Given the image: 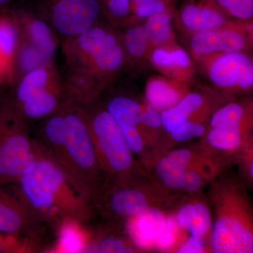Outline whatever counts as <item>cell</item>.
I'll list each match as a JSON object with an SVG mask.
<instances>
[{
  "instance_id": "cell-30",
  "label": "cell",
  "mask_w": 253,
  "mask_h": 253,
  "mask_svg": "<svg viewBox=\"0 0 253 253\" xmlns=\"http://www.w3.org/2000/svg\"><path fill=\"white\" fill-rule=\"evenodd\" d=\"M86 252L131 253L132 249L122 239L109 237L91 242Z\"/></svg>"
},
{
  "instance_id": "cell-20",
  "label": "cell",
  "mask_w": 253,
  "mask_h": 253,
  "mask_svg": "<svg viewBox=\"0 0 253 253\" xmlns=\"http://www.w3.org/2000/svg\"><path fill=\"white\" fill-rule=\"evenodd\" d=\"M106 205L110 212L115 216L129 218L150 207L144 193L129 188H121L113 191Z\"/></svg>"
},
{
  "instance_id": "cell-37",
  "label": "cell",
  "mask_w": 253,
  "mask_h": 253,
  "mask_svg": "<svg viewBox=\"0 0 253 253\" xmlns=\"http://www.w3.org/2000/svg\"><path fill=\"white\" fill-rule=\"evenodd\" d=\"M149 127L158 129L162 126L161 113L153 109L149 104L146 108L143 109L142 123Z\"/></svg>"
},
{
  "instance_id": "cell-18",
  "label": "cell",
  "mask_w": 253,
  "mask_h": 253,
  "mask_svg": "<svg viewBox=\"0 0 253 253\" xmlns=\"http://www.w3.org/2000/svg\"><path fill=\"white\" fill-rule=\"evenodd\" d=\"M54 63L37 68L21 76L13 84V94H10L14 106L26 101L33 95L61 81Z\"/></svg>"
},
{
  "instance_id": "cell-26",
  "label": "cell",
  "mask_w": 253,
  "mask_h": 253,
  "mask_svg": "<svg viewBox=\"0 0 253 253\" xmlns=\"http://www.w3.org/2000/svg\"><path fill=\"white\" fill-rule=\"evenodd\" d=\"M125 54L133 58H141L149 52L150 44L144 26H132L128 28L123 39Z\"/></svg>"
},
{
  "instance_id": "cell-34",
  "label": "cell",
  "mask_w": 253,
  "mask_h": 253,
  "mask_svg": "<svg viewBox=\"0 0 253 253\" xmlns=\"http://www.w3.org/2000/svg\"><path fill=\"white\" fill-rule=\"evenodd\" d=\"M172 1L168 0H152L139 6L131 10V14L136 18H146L151 15L163 12L168 8L172 6Z\"/></svg>"
},
{
  "instance_id": "cell-29",
  "label": "cell",
  "mask_w": 253,
  "mask_h": 253,
  "mask_svg": "<svg viewBox=\"0 0 253 253\" xmlns=\"http://www.w3.org/2000/svg\"><path fill=\"white\" fill-rule=\"evenodd\" d=\"M232 17L239 21H248L253 17V0H213Z\"/></svg>"
},
{
  "instance_id": "cell-38",
  "label": "cell",
  "mask_w": 253,
  "mask_h": 253,
  "mask_svg": "<svg viewBox=\"0 0 253 253\" xmlns=\"http://www.w3.org/2000/svg\"><path fill=\"white\" fill-rule=\"evenodd\" d=\"M204 252V247L201 240L195 239L192 236L186 240L177 251L178 253H201Z\"/></svg>"
},
{
  "instance_id": "cell-7",
  "label": "cell",
  "mask_w": 253,
  "mask_h": 253,
  "mask_svg": "<svg viewBox=\"0 0 253 253\" xmlns=\"http://www.w3.org/2000/svg\"><path fill=\"white\" fill-rule=\"evenodd\" d=\"M212 247L217 253L253 252V234L249 224L236 211H222L212 230Z\"/></svg>"
},
{
  "instance_id": "cell-25",
  "label": "cell",
  "mask_w": 253,
  "mask_h": 253,
  "mask_svg": "<svg viewBox=\"0 0 253 253\" xmlns=\"http://www.w3.org/2000/svg\"><path fill=\"white\" fill-rule=\"evenodd\" d=\"M51 63H54V61L46 58L39 50L23 39L21 36V43L16 56L15 82L25 73Z\"/></svg>"
},
{
  "instance_id": "cell-9",
  "label": "cell",
  "mask_w": 253,
  "mask_h": 253,
  "mask_svg": "<svg viewBox=\"0 0 253 253\" xmlns=\"http://www.w3.org/2000/svg\"><path fill=\"white\" fill-rule=\"evenodd\" d=\"M21 30L16 12L0 11V88H7L16 80V60Z\"/></svg>"
},
{
  "instance_id": "cell-14",
  "label": "cell",
  "mask_w": 253,
  "mask_h": 253,
  "mask_svg": "<svg viewBox=\"0 0 253 253\" xmlns=\"http://www.w3.org/2000/svg\"><path fill=\"white\" fill-rule=\"evenodd\" d=\"M23 39L39 50L50 61H54L58 43L54 30L44 18L25 11H15Z\"/></svg>"
},
{
  "instance_id": "cell-24",
  "label": "cell",
  "mask_w": 253,
  "mask_h": 253,
  "mask_svg": "<svg viewBox=\"0 0 253 253\" xmlns=\"http://www.w3.org/2000/svg\"><path fill=\"white\" fill-rule=\"evenodd\" d=\"M172 18V6L146 18L144 26L151 46L158 47L173 43Z\"/></svg>"
},
{
  "instance_id": "cell-28",
  "label": "cell",
  "mask_w": 253,
  "mask_h": 253,
  "mask_svg": "<svg viewBox=\"0 0 253 253\" xmlns=\"http://www.w3.org/2000/svg\"><path fill=\"white\" fill-rule=\"evenodd\" d=\"M244 116V108L241 104L232 103L223 106L213 114L211 126L213 128L241 126Z\"/></svg>"
},
{
  "instance_id": "cell-12",
  "label": "cell",
  "mask_w": 253,
  "mask_h": 253,
  "mask_svg": "<svg viewBox=\"0 0 253 253\" xmlns=\"http://www.w3.org/2000/svg\"><path fill=\"white\" fill-rule=\"evenodd\" d=\"M40 224L14 191L10 193L0 186V233L25 235Z\"/></svg>"
},
{
  "instance_id": "cell-36",
  "label": "cell",
  "mask_w": 253,
  "mask_h": 253,
  "mask_svg": "<svg viewBox=\"0 0 253 253\" xmlns=\"http://www.w3.org/2000/svg\"><path fill=\"white\" fill-rule=\"evenodd\" d=\"M203 179L196 171L186 169L183 177L181 189L187 191H195L202 186Z\"/></svg>"
},
{
  "instance_id": "cell-13",
  "label": "cell",
  "mask_w": 253,
  "mask_h": 253,
  "mask_svg": "<svg viewBox=\"0 0 253 253\" xmlns=\"http://www.w3.org/2000/svg\"><path fill=\"white\" fill-rule=\"evenodd\" d=\"M67 100L64 83L61 81L33 95L18 106H14L18 116L26 123L42 121L49 117Z\"/></svg>"
},
{
  "instance_id": "cell-8",
  "label": "cell",
  "mask_w": 253,
  "mask_h": 253,
  "mask_svg": "<svg viewBox=\"0 0 253 253\" xmlns=\"http://www.w3.org/2000/svg\"><path fill=\"white\" fill-rule=\"evenodd\" d=\"M245 30L231 25L194 33L190 42L191 51L199 59L222 53L244 51L249 43Z\"/></svg>"
},
{
  "instance_id": "cell-33",
  "label": "cell",
  "mask_w": 253,
  "mask_h": 253,
  "mask_svg": "<svg viewBox=\"0 0 253 253\" xmlns=\"http://www.w3.org/2000/svg\"><path fill=\"white\" fill-rule=\"evenodd\" d=\"M103 11L116 19L126 18L130 14V0H99Z\"/></svg>"
},
{
  "instance_id": "cell-40",
  "label": "cell",
  "mask_w": 253,
  "mask_h": 253,
  "mask_svg": "<svg viewBox=\"0 0 253 253\" xmlns=\"http://www.w3.org/2000/svg\"><path fill=\"white\" fill-rule=\"evenodd\" d=\"M11 1L12 0H0V7L5 6V5L7 4L8 3Z\"/></svg>"
},
{
  "instance_id": "cell-32",
  "label": "cell",
  "mask_w": 253,
  "mask_h": 253,
  "mask_svg": "<svg viewBox=\"0 0 253 253\" xmlns=\"http://www.w3.org/2000/svg\"><path fill=\"white\" fill-rule=\"evenodd\" d=\"M179 227L176 219L174 217H166L164 229L156 240L155 246L163 251H169L172 249L175 242L176 234Z\"/></svg>"
},
{
  "instance_id": "cell-27",
  "label": "cell",
  "mask_w": 253,
  "mask_h": 253,
  "mask_svg": "<svg viewBox=\"0 0 253 253\" xmlns=\"http://www.w3.org/2000/svg\"><path fill=\"white\" fill-rule=\"evenodd\" d=\"M241 126L213 127L208 134V141L216 149L234 151L241 144Z\"/></svg>"
},
{
  "instance_id": "cell-17",
  "label": "cell",
  "mask_w": 253,
  "mask_h": 253,
  "mask_svg": "<svg viewBox=\"0 0 253 253\" xmlns=\"http://www.w3.org/2000/svg\"><path fill=\"white\" fill-rule=\"evenodd\" d=\"M187 91L185 82L157 76L148 81L146 98L150 106L162 113L177 104L188 94Z\"/></svg>"
},
{
  "instance_id": "cell-39",
  "label": "cell",
  "mask_w": 253,
  "mask_h": 253,
  "mask_svg": "<svg viewBox=\"0 0 253 253\" xmlns=\"http://www.w3.org/2000/svg\"><path fill=\"white\" fill-rule=\"evenodd\" d=\"M150 1H152V0H130V11H131V10L134 9L136 6Z\"/></svg>"
},
{
  "instance_id": "cell-41",
  "label": "cell",
  "mask_w": 253,
  "mask_h": 253,
  "mask_svg": "<svg viewBox=\"0 0 253 253\" xmlns=\"http://www.w3.org/2000/svg\"><path fill=\"white\" fill-rule=\"evenodd\" d=\"M250 174H251V176H253V164L251 165V167H250Z\"/></svg>"
},
{
  "instance_id": "cell-16",
  "label": "cell",
  "mask_w": 253,
  "mask_h": 253,
  "mask_svg": "<svg viewBox=\"0 0 253 253\" xmlns=\"http://www.w3.org/2000/svg\"><path fill=\"white\" fill-rule=\"evenodd\" d=\"M166 219L159 210L149 207L139 214L129 217L127 231L138 247L149 249L154 246L163 232Z\"/></svg>"
},
{
  "instance_id": "cell-11",
  "label": "cell",
  "mask_w": 253,
  "mask_h": 253,
  "mask_svg": "<svg viewBox=\"0 0 253 253\" xmlns=\"http://www.w3.org/2000/svg\"><path fill=\"white\" fill-rule=\"evenodd\" d=\"M107 111L117 122L131 152L142 151L144 143L139 130L142 123V106L130 98L118 96L110 101Z\"/></svg>"
},
{
  "instance_id": "cell-2",
  "label": "cell",
  "mask_w": 253,
  "mask_h": 253,
  "mask_svg": "<svg viewBox=\"0 0 253 253\" xmlns=\"http://www.w3.org/2000/svg\"><path fill=\"white\" fill-rule=\"evenodd\" d=\"M64 136L62 140L42 151L63 171L88 201L96 191L100 169L84 109L67 100L62 106Z\"/></svg>"
},
{
  "instance_id": "cell-4",
  "label": "cell",
  "mask_w": 253,
  "mask_h": 253,
  "mask_svg": "<svg viewBox=\"0 0 253 253\" xmlns=\"http://www.w3.org/2000/svg\"><path fill=\"white\" fill-rule=\"evenodd\" d=\"M84 109L100 168L125 175L133 164L132 152L117 122L106 110L91 113Z\"/></svg>"
},
{
  "instance_id": "cell-3",
  "label": "cell",
  "mask_w": 253,
  "mask_h": 253,
  "mask_svg": "<svg viewBox=\"0 0 253 253\" xmlns=\"http://www.w3.org/2000/svg\"><path fill=\"white\" fill-rule=\"evenodd\" d=\"M37 159L34 139L16 113L7 91L0 93V186L14 184Z\"/></svg>"
},
{
  "instance_id": "cell-1",
  "label": "cell",
  "mask_w": 253,
  "mask_h": 253,
  "mask_svg": "<svg viewBox=\"0 0 253 253\" xmlns=\"http://www.w3.org/2000/svg\"><path fill=\"white\" fill-rule=\"evenodd\" d=\"M36 148V163L14 183V192L41 223L57 226L66 219L85 222L91 215L90 201Z\"/></svg>"
},
{
  "instance_id": "cell-22",
  "label": "cell",
  "mask_w": 253,
  "mask_h": 253,
  "mask_svg": "<svg viewBox=\"0 0 253 253\" xmlns=\"http://www.w3.org/2000/svg\"><path fill=\"white\" fill-rule=\"evenodd\" d=\"M176 220L179 227L189 231L191 236L201 241L212 227L211 211L201 203L183 206L178 211Z\"/></svg>"
},
{
  "instance_id": "cell-10",
  "label": "cell",
  "mask_w": 253,
  "mask_h": 253,
  "mask_svg": "<svg viewBox=\"0 0 253 253\" xmlns=\"http://www.w3.org/2000/svg\"><path fill=\"white\" fill-rule=\"evenodd\" d=\"M226 14L213 0H185L179 11V19L193 33L231 26Z\"/></svg>"
},
{
  "instance_id": "cell-6",
  "label": "cell",
  "mask_w": 253,
  "mask_h": 253,
  "mask_svg": "<svg viewBox=\"0 0 253 253\" xmlns=\"http://www.w3.org/2000/svg\"><path fill=\"white\" fill-rule=\"evenodd\" d=\"M206 59L208 76L216 86L224 89L252 87L253 61L244 51L214 54Z\"/></svg>"
},
{
  "instance_id": "cell-5",
  "label": "cell",
  "mask_w": 253,
  "mask_h": 253,
  "mask_svg": "<svg viewBox=\"0 0 253 253\" xmlns=\"http://www.w3.org/2000/svg\"><path fill=\"white\" fill-rule=\"evenodd\" d=\"M44 19L56 33L71 38L97 23L103 12L99 0H39Z\"/></svg>"
},
{
  "instance_id": "cell-35",
  "label": "cell",
  "mask_w": 253,
  "mask_h": 253,
  "mask_svg": "<svg viewBox=\"0 0 253 253\" xmlns=\"http://www.w3.org/2000/svg\"><path fill=\"white\" fill-rule=\"evenodd\" d=\"M31 244L20 238V235H11L0 233V253H18L31 251Z\"/></svg>"
},
{
  "instance_id": "cell-21",
  "label": "cell",
  "mask_w": 253,
  "mask_h": 253,
  "mask_svg": "<svg viewBox=\"0 0 253 253\" xmlns=\"http://www.w3.org/2000/svg\"><path fill=\"white\" fill-rule=\"evenodd\" d=\"M192 160V154L187 149L172 151L158 163L157 174L167 187L181 189L183 177Z\"/></svg>"
},
{
  "instance_id": "cell-15",
  "label": "cell",
  "mask_w": 253,
  "mask_h": 253,
  "mask_svg": "<svg viewBox=\"0 0 253 253\" xmlns=\"http://www.w3.org/2000/svg\"><path fill=\"white\" fill-rule=\"evenodd\" d=\"M151 60L155 67L168 78L186 83L193 76L194 67L189 54L174 43L155 47Z\"/></svg>"
},
{
  "instance_id": "cell-23",
  "label": "cell",
  "mask_w": 253,
  "mask_h": 253,
  "mask_svg": "<svg viewBox=\"0 0 253 253\" xmlns=\"http://www.w3.org/2000/svg\"><path fill=\"white\" fill-rule=\"evenodd\" d=\"M204 102V96L200 93H188L175 106L161 113L163 127L170 133L183 123L189 121Z\"/></svg>"
},
{
  "instance_id": "cell-42",
  "label": "cell",
  "mask_w": 253,
  "mask_h": 253,
  "mask_svg": "<svg viewBox=\"0 0 253 253\" xmlns=\"http://www.w3.org/2000/svg\"><path fill=\"white\" fill-rule=\"evenodd\" d=\"M168 1H172V2L173 0H168Z\"/></svg>"
},
{
  "instance_id": "cell-31",
  "label": "cell",
  "mask_w": 253,
  "mask_h": 253,
  "mask_svg": "<svg viewBox=\"0 0 253 253\" xmlns=\"http://www.w3.org/2000/svg\"><path fill=\"white\" fill-rule=\"evenodd\" d=\"M205 133V127L200 123L187 121L171 131V136L177 141H186L194 137H199Z\"/></svg>"
},
{
  "instance_id": "cell-19",
  "label": "cell",
  "mask_w": 253,
  "mask_h": 253,
  "mask_svg": "<svg viewBox=\"0 0 253 253\" xmlns=\"http://www.w3.org/2000/svg\"><path fill=\"white\" fill-rule=\"evenodd\" d=\"M83 224L73 219H66L60 222L57 225V241L51 252L86 253L91 239Z\"/></svg>"
}]
</instances>
